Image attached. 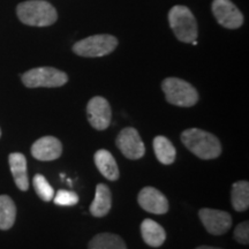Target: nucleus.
I'll return each instance as SVG.
<instances>
[{
	"instance_id": "1",
	"label": "nucleus",
	"mask_w": 249,
	"mask_h": 249,
	"mask_svg": "<svg viewBox=\"0 0 249 249\" xmlns=\"http://www.w3.org/2000/svg\"><path fill=\"white\" fill-rule=\"evenodd\" d=\"M183 145L201 160H214L222 154V144L213 134L198 128L186 129L181 134Z\"/></svg>"
},
{
	"instance_id": "2",
	"label": "nucleus",
	"mask_w": 249,
	"mask_h": 249,
	"mask_svg": "<svg viewBox=\"0 0 249 249\" xmlns=\"http://www.w3.org/2000/svg\"><path fill=\"white\" fill-rule=\"evenodd\" d=\"M18 17L24 24L33 27H48L58 18L55 8L44 0H28L17 8Z\"/></svg>"
},
{
	"instance_id": "3",
	"label": "nucleus",
	"mask_w": 249,
	"mask_h": 249,
	"mask_svg": "<svg viewBox=\"0 0 249 249\" xmlns=\"http://www.w3.org/2000/svg\"><path fill=\"white\" fill-rule=\"evenodd\" d=\"M161 89L170 104L180 107H194L198 102V92L191 83L178 77H167L161 82Z\"/></svg>"
},
{
	"instance_id": "4",
	"label": "nucleus",
	"mask_w": 249,
	"mask_h": 249,
	"mask_svg": "<svg viewBox=\"0 0 249 249\" xmlns=\"http://www.w3.org/2000/svg\"><path fill=\"white\" fill-rule=\"evenodd\" d=\"M169 22L180 42L192 43L197 38V23L191 9L186 6H174L170 9Z\"/></svg>"
},
{
	"instance_id": "5",
	"label": "nucleus",
	"mask_w": 249,
	"mask_h": 249,
	"mask_svg": "<svg viewBox=\"0 0 249 249\" xmlns=\"http://www.w3.org/2000/svg\"><path fill=\"white\" fill-rule=\"evenodd\" d=\"M21 79L27 88H58L66 85L68 76L57 68L37 67L26 71Z\"/></svg>"
},
{
	"instance_id": "6",
	"label": "nucleus",
	"mask_w": 249,
	"mask_h": 249,
	"mask_svg": "<svg viewBox=\"0 0 249 249\" xmlns=\"http://www.w3.org/2000/svg\"><path fill=\"white\" fill-rule=\"evenodd\" d=\"M118 39L111 35H93L81 39L73 46L74 53L80 57L98 58L110 54L116 50Z\"/></svg>"
},
{
	"instance_id": "7",
	"label": "nucleus",
	"mask_w": 249,
	"mask_h": 249,
	"mask_svg": "<svg viewBox=\"0 0 249 249\" xmlns=\"http://www.w3.org/2000/svg\"><path fill=\"white\" fill-rule=\"evenodd\" d=\"M116 144L124 157L128 160H140L145 154V147L138 130L127 127L121 130L116 139Z\"/></svg>"
},
{
	"instance_id": "8",
	"label": "nucleus",
	"mask_w": 249,
	"mask_h": 249,
	"mask_svg": "<svg viewBox=\"0 0 249 249\" xmlns=\"http://www.w3.org/2000/svg\"><path fill=\"white\" fill-rule=\"evenodd\" d=\"M213 13L218 23L227 29H238L244 23V15L231 0H213Z\"/></svg>"
},
{
	"instance_id": "9",
	"label": "nucleus",
	"mask_w": 249,
	"mask_h": 249,
	"mask_svg": "<svg viewBox=\"0 0 249 249\" xmlns=\"http://www.w3.org/2000/svg\"><path fill=\"white\" fill-rule=\"evenodd\" d=\"M198 217L208 233L213 235L225 234L232 226V217L226 211L204 208L198 211Z\"/></svg>"
},
{
	"instance_id": "10",
	"label": "nucleus",
	"mask_w": 249,
	"mask_h": 249,
	"mask_svg": "<svg viewBox=\"0 0 249 249\" xmlns=\"http://www.w3.org/2000/svg\"><path fill=\"white\" fill-rule=\"evenodd\" d=\"M87 114L91 126L97 130H105L110 126L112 110L108 102L104 97L96 96L87 105Z\"/></svg>"
},
{
	"instance_id": "11",
	"label": "nucleus",
	"mask_w": 249,
	"mask_h": 249,
	"mask_svg": "<svg viewBox=\"0 0 249 249\" xmlns=\"http://www.w3.org/2000/svg\"><path fill=\"white\" fill-rule=\"evenodd\" d=\"M138 201L143 210L150 213L163 214L169 211V201L165 195L154 187H144L139 193Z\"/></svg>"
},
{
	"instance_id": "12",
	"label": "nucleus",
	"mask_w": 249,
	"mask_h": 249,
	"mask_svg": "<svg viewBox=\"0 0 249 249\" xmlns=\"http://www.w3.org/2000/svg\"><path fill=\"white\" fill-rule=\"evenodd\" d=\"M62 154V144L54 136H43L31 147V155L35 160L50 161L55 160Z\"/></svg>"
},
{
	"instance_id": "13",
	"label": "nucleus",
	"mask_w": 249,
	"mask_h": 249,
	"mask_svg": "<svg viewBox=\"0 0 249 249\" xmlns=\"http://www.w3.org/2000/svg\"><path fill=\"white\" fill-rule=\"evenodd\" d=\"M11 172L13 174L15 185L20 191L26 192L29 188V179L27 172V160L21 152H12L8 156Z\"/></svg>"
},
{
	"instance_id": "14",
	"label": "nucleus",
	"mask_w": 249,
	"mask_h": 249,
	"mask_svg": "<svg viewBox=\"0 0 249 249\" xmlns=\"http://www.w3.org/2000/svg\"><path fill=\"white\" fill-rule=\"evenodd\" d=\"M112 207V193L104 183L96 186V194L89 211L93 217H104L110 213Z\"/></svg>"
},
{
	"instance_id": "15",
	"label": "nucleus",
	"mask_w": 249,
	"mask_h": 249,
	"mask_svg": "<svg viewBox=\"0 0 249 249\" xmlns=\"http://www.w3.org/2000/svg\"><path fill=\"white\" fill-rule=\"evenodd\" d=\"M93 160H95V165L97 166L99 172L107 180L116 181V180L119 179L118 164L110 151L105 150V149L97 150L95 156H93Z\"/></svg>"
},
{
	"instance_id": "16",
	"label": "nucleus",
	"mask_w": 249,
	"mask_h": 249,
	"mask_svg": "<svg viewBox=\"0 0 249 249\" xmlns=\"http://www.w3.org/2000/svg\"><path fill=\"white\" fill-rule=\"evenodd\" d=\"M141 234L143 241L150 247H160L166 240V232L160 224L152 219H144L141 224Z\"/></svg>"
},
{
	"instance_id": "17",
	"label": "nucleus",
	"mask_w": 249,
	"mask_h": 249,
	"mask_svg": "<svg viewBox=\"0 0 249 249\" xmlns=\"http://www.w3.org/2000/svg\"><path fill=\"white\" fill-rule=\"evenodd\" d=\"M154 150L157 160L164 165L174 163L177 157V150L171 141L165 136H156L154 140Z\"/></svg>"
},
{
	"instance_id": "18",
	"label": "nucleus",
	"mask_w": 249,
	"mask_h": 249,
	"mask_svg": "<svg viewBox=\"0 0 249 249\" xmlns=\"http://www.w3.org/2000/svg\"><path fill=\"white\" fill-rule=\"evenodd\" d=\"M88 249H127L123 238L113 233H99L90 240Z\"/></svg>"
},
{
	"instance_id": "19",
	"label": "nucleus",
	"mask_w": 249,
	"mask_h": 249,
	"mask_svg": "<svg viewBox=\"0 0 249 249\" xmlns=\"http://www.w3.org/2000/svg\"><path fill=\"white\" fill-rule=\"evenodd\" d=\"M17 218V207L8 195H0V230H9Z\"/></svg>"
},
{
	"instance_id": "20",
	"label": "nucleus",
	"mask_w": 249,
	"mask_h": 249,
	"mask_svg": "<svg viewBox=\"0 0 249 249\" xmlns=\"http://www.w3.org/2000/svg\"><path fill=\"white\" fill-rule=\"evenodd\" d=\"M232 205L236 211H246L249 208V183L248 181H238L232 186Z\"/></svg>"
},
{
	"instance_id": "21",
	"label": "nucleus",
	"mask_w": 249,
	"mask_h": 249,
	"mask_svg": "<svg viewBox=\"0 0 249 249\" xmlns=\"http://www.w3.org/2000/svg\"><path fill=\"white\" fill-rule=\"evenodd\" d=\"M34 188H35V192L37 193V195L39 196L40 200L45 201V202H50L53 198L54 196V191L52 188L51 185H50L48 180L45 179L44 176L42 174H36L34 177Z\"/></svg>"
},
{
	"instance_id": "22",
	"label": "nucleus",
	"mask_w": 249,
	"mask_h": 249,
	"mask_svg": "<svg viewBox=\"0 0 249 249\" xmlns=\"http://www.w3.org/2000/svg\"><path fill=\"white\" fill-rule=\"evenodd\" d=\"M53 201L55 204L61 205V207H73L79 203V196L71 191L61 189L57 193V195L53 196Z\"/></svg>"
},
{
	"instance_id": "23",
	"label": "nucleus",
	"mask_w": 249,
	"mask_h": 249,
	"mask_svg": "<svg viewBox=\"0 0 249 249\" xmlns=\"http://www.w3.org/2000/svg\"><path fill=\"white\" fill-rule=\"evenodd\" d=\"M234 239L239 244L248 245L249 244V223L242 222L235 227L234 230Z\"/></svg>"
},
{
	"instance_id": "24",
	"label": "nucleus",
	"mask_w": 249,
	"mask_h": 249,
	"mask_svg": "<svg viewBox=\"0 0 249 249\" xmlns=\"http://www.w3.org/2000/svg\"><path fill=\"white\" fill-rule=\"evenodd\" d=\"M196 249H222V248H218V247H211V246H200Z\"/></svg>"
},
{
	"instance_id": "25",
	"label": "nucleus",
	"mask_w": 249,
	"mask_h": 249,
	"mask_svg": "<svg viewBox=\"0 0 249 249\" xmlns=\"http://www.w3.org/2000/svg\"><path fill=\"white\" fill-rule=\"evenodd\" d=\"M0 136H1V129H0Z\"/></svg>"
}]
</instances>
